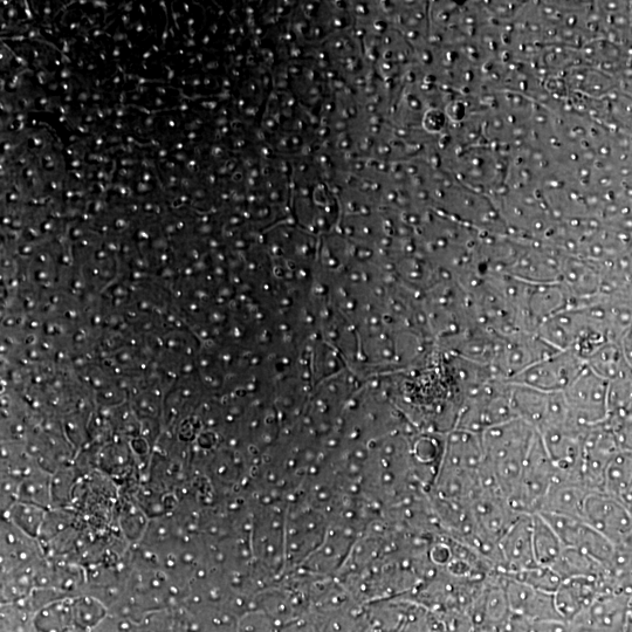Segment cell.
<instances>
[{"label": "cell", "instance_id": "obj_1", "mask_svg": "<svg viewBox=\"0 0 632 632\" xmlns=\"http://www.w3.org/2000/svg\"><path fill=\"white\" fill-rule=\"evenodd\" d=\"M582 520L615 546H623L632 531V514L628 507L604 492L589 494Z\"/></svg>", "mask_w": 632, "mask_h": 632}, {"label": "cell", "instance_id": "obj_2", "mask_svg": "<svg viewBox=\"0 0 632 632\" xmlns=\"http://www.w3.org/2000/svg\"><path fill=\"white\" fill-rule=\"evenodd\" d=\"M500 582L513 615L532 622H565L556 608L553 593L534 588L505 574H501Z\"/></svg>", "mask_w": 632, "mask_h": 632}, {"label": "cell", "instance_id": "obj_3", "mask_svg": "<svg viewBox=\"0 0 632 632\" xmlns=\"http://www.w3.org/2000/svg\"><path fill=\"white\" fill-rule=\"evenodd\" d=\"M503 574L524 572L538 566L533 549V517L521 514L499 541Z\"/></svg>", "mask_w": 632, "mask_h": 632}, {"label": "cell", "instance_id": "obj_4", "mask_svg": "<svg viewBox=\"0 0 632 632\" xmlns=\"http://www.w3.org/2000/svg\"><path fill=\"white\" fill-rule=\"evenodd\" d=\"M592 492L580 480H556L542 504L540 513L582 520L583 506Z\"/></svg>", "mask_w": 632, "mask_h": 632}, {"label": "cell", "instance_id": "obj_5", "mask_svg": "<svg viewBox=\"0 0 632 632\" xmlns=\"http://www.w3.org/2000/svg\"><path fill=\"white\" fill-rule=\"evenodd\" d=\"M533 549L538 566L552 568L563 549L559 535L541 514H533Z\"/></svg>", "mask_w": 632, "mask_h": 632}, {"label": "cell", "instance_id": "obj_6", "mask_svg": "<svg viewBox=\"0 0 632 632\" xmlns=\"http://www.w3.org/2000/svg\"><path fill=\"white\" fill-rule=\"evenodd\" d=\"M127 38H128L127 34L121 33V32H116L115 36L113 37L115 41L126 40Z\"/></svg>", "mask_w": 632, "mask_h": 632}, {"label": "cell", "instance_id": "obj_7", "mask_svg": "<svg viewBox=\"0 0 632 632\" xmlns=\"http://www.w3.org/2000/svg\"><path fill=\"white\" fill-rule=\"evenodd\" d=\"M92 4H93L94 8H102V9H105V10H107V8H108V5H107L106 2H92Z\"/></svg>", "mask_w": 632, "mask_h": 632}, {"label": "cell", "instance_id": "obj_8", "mask_svg": "<svg viewBox=\"0 0 632 632\" xmlns=\"http://www.w3.org/2000/svg\"><path fill=\"white\" fill-rule=\"evenodd\" d=\"M148 87L147 86H143V85H137L136 86V92L143 94V93H147L148 92Z\"/></svg>", "mask_w": 632, "mask_h": 632}, {"label": "cell", "instance_id": "obj_9", "mask_svg": "<svg viewBox=\"0 0 632 632\" xmlns=\"http://www.w3.org/2000/svg\"><path fill=\"white\" fill-rule=\"evenodd\" d=\"M180 17H181L180 13L175 12L174 9H173V18H174V22H175V25L177 27V30H181L180 25H178V18H180Z\"/></svg>", "mask_w": 632, "mask_h": 632}, {"label": "cell", "instance_id": "obj_10", "mask_svg": "<svg viewBox=\"0 0 632 632\" xmlns=\"http://www.w3.org/2000/svg\"><path fill=\"white\" fill-rule=\"evenodd\" d=\"M149 189H150V187H149L148 183H139V185H137V190H139L140 192L147 191Z\"/></svg>", "mask_w": 632, "mask_h": 632}, {"label": "cell", "instance_id": "obj_11", "mask_svg": "<svg viewBox=\"0 0 632 632\" xmlns=\"http://www.w3.org/2000/svg\"><path fill=\"white\" fill-rule=\"evenodd\" d=\"M72 77V72L70 70H68V68H65V70L63 72H61V78L63 79H67V78H71Z\"/></svg>", "mask_w": 632, "mask_h": 632}, {"label": "cell", "instance_id": "obj_12", "mask_svg": "<svg viewBox=\"0 0 632 632\" xmlns=\"http://www.w3.org/2000/svg\"><path fill=\"white\" fill-rule=\"evenodd\" d=\"M121 176H125V177H132V175L134 174L133 171L130 170H126V169H122L120 170L119 173Z\"/></svg>", "mask_w": 632, "mask_h": 632}, {"label": "cell", "instance_id": "obj_13", "mask_svg": "<svg viewBox=\"0 0 632 632\" xmlns=\"http://www.w3.org/2000/svg\"><path fill=\"white\" fill-rule=\"evenodd\" d=\"M164 67H166L168 70V80L169 81L173 80L175 77V72L171 70V68L168 65H164Z\"/></svg>", "mask_w": 632, "mask_h": 632}, {"label": "cell", "instance_id": "obj_14", "mask_svg": "<svg viewBox=\"0 0 632 632\" xmlns=\"http://www.w3.org/2000/svg\"><path fill=\"white\" fill-rule=\"evenodd\" d=\"M10 18H15L18 15V11L15 8H11L8 12Z\"/></svg>", "mask_w": 632, "mask_h": 632}, {"label": "cell", "instance_id": "obj_15", "mask_svg": "<svg viewBox=\"0 0 632 632\" xmlns=\"http://www.w3.org/2000/svg\"><path fill=\"white\" fill-rule=\"evenodd\" d=\"M123 25H125L126 27L130 24V17L129 15H123L121 18Z\"/></svg>", "mask_w": 632, "mask_h": 632}, {"label": "cell", "instance_id": "obj_16", "mask_svg": "<svg viewBox=\"0 0 632 632\" xmlns=\"http://www.w3.org/2000/svg\"><path fill=\"white\" fill-rule=\"evenodd\" d=\"M167 38H168V26L166 27V30H164L163 32V37H162L163 46H166Z\"/></svg>", "mask_w": 632, "mask_h": 632}, {"label": "cell", "instance_id": "obj_17", "mask_svg": "<svg viewBox=\"0 0 632 632\" xmlns=\"http://www.w3.org/2000/svg\"><path fill=\"white\" fill-rule=\"evenodd\" d=\"M174 156H175L176 160H178V161H185V160H187V156H185L184 153L183 154L182 153H178V154H176Z\"/></svg>", "mask_w": 632, "mask_h": 632}, {"label": "cell", "instance_id": "obj_18", "mask_svg": "<svg viewBox=\"0 0 632 632\" xmlns=\"http://www.w3.org/2000/svg\"><path fill=\"white\" fill-rule=\"evenodd\" d=\"M88 99H89V93L88 92L79 94V100L80 101H87Z\"/></svg>", "mask_w": 632, "mask_h": 632}, {"label": "cell", "instance_id": "obj_19", "mask_svg": "<svg viewBox=\"0 0 632 632\" xmlns=\"http://www.w3.org/2000/svg\"><path fill=\"white\" fill-rule=\"evenodd\" d=\"M121 163H122V166H134L135 161L134 160H122Z\"/></svg>", "mask_w": 632, "mask_h": 632}, {"label": "cell", "instance_id": "obj_20", "mask_svg": "<svg viewBox=\"0 0 632 632\" xmlns=\"http://www.w3.org/2000/svg\"><path fill=\"white\" fill-rule=\"evenodd\" d=\"M156 92L158 94L166 95L167 94V89L166 88H162V87H157L156 88Z\"/></svg>", "mask_w": 632, "mask_h": 632}, {"label": "cell", "instance_id": "obj_21", "mask_svg": "<svg viewBox=\"0 0 632 632\" xmlns=\"http://www.w3.org/2000/svg\"><path fill=\"white\" fill-rule=\"evenodd\" d=\"M153 123H154V118H153V116H150V118H148L146 120V126L147 127H151V126H153Z\"/></svg>", "mask_w": 632, "mask_h": 632}, {"label": "cell", "instance_id": "obj_22", "mask_svg": "<svg viewBox=\"0 0 632 632\" xmlns=\"http://www.w3.org/2000/svg\"><path fill=\"white\" fill-rule=\"evenodd\" d=\"M155 105L156 107H161L164 105V101L161 98H156L155 99Z\"/></svg>", "mask_w": 632, "mask_h": 632}, {"label": "cell", "instance_id": "obj_23", "mask_svg": "<svg viewBox=\"0 0 632 632\" xmlns=\"http://www.w3.org/2000/svg\"><path fill=\"white\" fill-rule=\"evenodd\" d=\"M151 175L149 173H144L143 174V180L146 181V183H149L151 181Z\"/></svg>", "mask_w": 632, "mask_h": 632}, {"label": "cell", "instance_id": "obj_24", "mask_svg": "<svg viewBox=\"0 0 632 632\" xmlns=\"http://www.w3.org/2000/svg\"><path fill=\"white\" fill-rule=\"evenodd\" d=\"M135 27H136V31L139 33H141L144 30V27L141 23H137Z\"/></svg>", "mask_w": 632, "mask_h": 632}, {"label": "cell", "instance_id": "obj_25", "mask_svg": "<svg viewBox=\"0 0 632 632\" xmlns=\"http://www.w3.org/2000/svg\"><path fill=\"white\" fill-rule=\"evenodd\" d=\"M113 56L114 57H119L120 56V47H115L114 48Z\"/></svg>", "mask_w": 632, "mask_h": 632}, {"label": "cell", "instance_id": "obj_26", "mask_svg": "<svg viewBox=\"0 0 632 632\" xmlns=\"http://www.w3.org/2000/svg\"><path fill=\"white\" fill-rule=\"evenodd\" d=\"M92 99H93L94 101H99V100H102V95H100V94H93V95H92Z\"/></svg>", "mask_w": 632, "mask_h": 632}, {"label": "cell", "instance_id": "obj_27", "mask_svg": "<svg viewBox=\"0 0 632 632\" xmlns=\"http://www.w3.org/2000/svg\"><path fill=\"white\" fill-rule=\"evenodd\" d=\"M168 155V151L166 149H162L160 151V157H166Z\"/></svg>", "mask_w": 632, "mask_h": 632}, {"label": "cell", "instance_id": "obj_28", "mask_svg": "<svg viewBox=\"0 0 632 632\" xmlns=\"http://www.w3.org/2000/svg\"><path fill=\"white\" fill-rule=\"evenodd\" d=\"M81 166V162L80 161H73L72 162V167L78 168Z\"/></svg>", "mask_w": 632, "mask_h": 632}, {"label": "cell", "instance_id": "obj_29", "mask_svg": "<svg viewBox=\"0 0 632 632\" xmlns=\"http://www.w3.org/2000/svg\"><path fill=\"white\" fill-rule=\"evenodd\" d=\"M115 128L123 129V128H125V125H122V123H120V122H116L115 123Z\"/></svg>", "mask_w": 632, "mask_h": 632}, {"label": "cell", "instance_id": "obj_30", "mask_svg": "<svg viewBox=\"0 0 632 632\" xmlns=\"http://www.w3.org/2000/svg\"><path fill=\"white\" fill-rule=\"evenodd\" d=\"M151 51H147L146 53L143 54V59H148L151 56Z\"/></svg>", "mask_w": 632, "mask_h": 632}, {"label": "cell", "instance_id": "obj_31", "mask_svg": "<svg viewBox=\"0 0 632 632\" xmlns=\"http://www.w3.org/2000/svg\"><path fill=\"white\" fill-rule=\"evenodd\" d=\"M126 10H127L128 12L132 11V10H133V3H129V4L126 6Z\"/></svg>", "mask_w": 632, "mask_h": 632}, {"label": "cell", "instance_id": "obj_32", "mask_svg": "<svg viewBox=\"0 0 632 632\" xmlns=\"http://www.w3.org/2000/svg\"><path fill=\"white\" fill-rule=\"evenodd\" d=\"M140 10L143 13V15H147V10H146V8H144V5H142V4L140 5Z\"/></svg>", "mask_w": 632, "mask_h": 632}, {"label": "cell", "instance_id": "obj_33", "mask_svg": "<svg viewBox=\"0 0 632 632\" xmlns=\"http://www.w3.org/2000/svg\"><path fill=\"white\" fill-rule=\"evenodd\" d=\"M120 80H121L120 77H115L113 82H114L115 85H118V84H120Z\"/></svg>", "mask_w": 632, "mask_h": 632}, {"label": "cell", "instance_id": "obj_34", "mask_svg": "<svg viewBox=\"0 0 632 632\" xmlns=\"http://www.w3.org/2000/svg\"><path fill=\"white\" fill-rule=\"evenodd\" d=\"M17 119H18L19 121H23V120H25V119H26V115H22V114H20V115H18V118H17Z\"/></svg>", "mask_w": 632, "mask_h": 632}, {"label": "cell", "instance_id": "obj_35", "mask_svg": "<svg viewBox=\"0 0 632 632\" xmlns=\"http://www.w3.org/2000/svg\"><path fill=\"white\" fill-rule=\"evenodd\" d=\"M101 34H103V32H102V31H95V32H94V34H93V36H94V37H99V36H101Z\"/></svg>", "mask_w": 632, "mask_h": 632}, {"label": "cell", "instance_id": "obj_36", "mask_svg": "<svg viewBox=\"0 0 632 632\" xmlns=\"http://www.w3.org/2000/svg\"><path fill=\"white\" fill-rule=\"evenodd\" d=\"M180 109H181V111H183V112H184V111H187L188 106H187V105H185V103H183V105H181Z\"/></svg>", "mask_w": 632, "mask_h": 632}, {"label": "cell", "instance_id": "obj_37", "mask_svg": "<svg viewBox=\"0 0 632 632\" xmlns=\"http://www.w3.org/2000/svg\"><path fill=\"white\" fill-rule=\"evenodd\" d=\"M105 113L109 115H112V109L111 108H105Z\"/></svg>", "mask_w": 632, "mask_h": 632}, {"label": "cell", "instance_id": "obj_38", "mask_svg": "<svg viewBox=\"0 0 632 632\" xmlns=\"http://www.w3.org/2000/svg\"><path fill=\"white\" fill-rule=\"evenodd\" d=\"M96 113H98V115L100 116V119H105V115H103V113L100 111V109H98V111H96Z\"/></svg>", "mask_w": 632, "mask_h": 632}, {"label": "cell", "instance_id": "obj_39", "mask_svg": "<svg viewBox=\"0 0 632 632\" xmlns=\"http://www.w3.org/2000/svg\"><path fill=\"white\" fill-rule=\"evenodd\" d=\"M45 13H46V15H50V13H51L50 6H48V5L46 6Z\"/></svg>", "mask_w": 632, "mask_h": 632}, {"label": "cell", "instance_id": "obj_40", "mask_svg": "<svg viewBox=\"0 0 632 632\" xmlns=\"http://www.w3.org/2000/svg\"><path fill=\"white\" fill-rule=\"evenodd\" d=\"M125 96H126V92H123L120 96V101L123 102L125 101Z\"/></svg>", "mask_w": 632, "mask_h": 632}, {"label": "cell", "instance_id": "obj_41", "mask_svg": "<svg viewBox=\"0 0 632 632\" xmlns=\"http://www.w3.org/2000/svg\"><path fill=\"white\" fill-rule=\"evenodd\" d=\"M168 125H169L170 127H175V121H173V120H168Z\"/></svg>", "mask_w": 632, "mask_h": 632}, {"label": "cell", "instance_id": "obj_42", "mask_svg": "<svg viewBox=\"0 0 632 632\" xmlns=\"http://www.w3.org/2000/svg\"><path fill=\"white\" fill-rule=\"evenodd\" d=\"M167 167H168L169 169H173V168H175V164H174V163H170V162H168V163H167Z\"/></svg>", "mask_w": 632, "mask_h": 632}, {"label": "cell", "instance_id": "obj_43", "mask_svg": "<svg viewBox=\"0 0 632 632\" xmlns=\"http://www.w3.org/2000/svg\"><path fill=\"white\" fill-rule=\"evenodd\" d=\"M187 46H195L194 40H188Z\"/></svg>", "mask_w": 632, "mask_h": 632}, {"label": "cell", "instance_id": "obj_44", "mask_svg": "<svg viewBox=\"0 0 632 632\" xmlns=\"http://www.w3.org/2000/svg\"><path fill=\"white\" fill-rule=\"evenodd\" d=\"M183 148V144L182 143H178L176 144V146L173 149H182Z\"/></svg>", "mask_w": 632, "mask_h": 632}, {"label": "cell", "instance_id": "obj_45", "mask_svg": "<svg viewBox=\"0 0 632 632\" xmlns=\"http://www.w3.org/2000/svg\"><path fill=\"white\" fill-rule=\"evenodd\" d=\"M93 120H94V119H93V116H92V115H88V116H87V118H86V121H87V122H92Z\"/></svg>", "mask_w": 632, "mask_h": 632}, {"label": "cell", "instance_id": "obj_46", "mask_svg": "<svg viewBox=\"0 0 632 632\" xmlns=\"http://www.w3.org/2000/svg\"><path fill=\"white\" fill-rule=\"evenodd\" d=\"M176 177H170V184H176Z\"/></svg>", "mask_w": 632, "mask_h": 632}, {"label": "cell", "instance_id": "obj_47", "mask_svg": "<svg viewBox=\"0 0 632 632\" xmlns=\"http://www.w3.org/2000/svg\"><path fill=\"white\" fill-rule=\"evenodd\" d=\"M132 99H133L134 101L140 100V95H137V94H136V95H133V96H132Z\"/></svg>", "mask_w": 632, "mask_h": 632}, {"label": "cell", "instance_id": "obj_48", "mask_svg": "<svg viewBox=\"0 0 632 632\" xmlns=\"http://www.w3.org/2000/svg\"><path fill=\"white\" fill-rule=\"evenodd\" d=\"M79 26H80V24L74 23L73 25H71V29L72 30L77 29V27H79Z\"/></svg>", "mask_w": 632, "mask_h": 632}, {"label": "cell", "instance_id": "obj_49", "mask_svg": "<svg viewBox=\"0 0 632 632\" xmlns=\"http://www.w3.org/2000/svg\"><path fill=\"white\" fill-rule=\"evenodd\" d=\"M57 88H58L57 84L50 85V89H52V91H56Z\"/></svg>", "mask_w": 632, "mask_h": 632}, {"label": "cell", "instance_id": "obj_50", "mask_svg": "<svg viewBox=\"0 0 632 632\" xmlns=\"http://www.w3.org/2000/svg\"><path fill=\"white\" fill-rule=\"evenodd\" d=\"M183 8L185 11L189 12V5L188 4H183Z\"/></svg>", "mask_w": 632, "mask_h": 632}, {"label": "cell", "instance_id": "obj_51", "mask_svg": "<svg viewBox=\"0 0 632 632\" xmlns=\"http://www.w3.org/2000/svg\"><path fill=\"white\" fill-rule=\"evenodd\" d=\"M95 67V65H88V71H93Z\"/></svg>", "mask_w": 632, "mask_h": 632}, {"label": "cell", "instance_id": "obj_52", "mask_svg": "<svg viewBox=\"0 0 632 632\" xmlns=\"http://www.w3.org/2000/svg\"><path fill=\"white\" fill-rule=\"evenodd\" d=\"M170 34H171V37L175 38V31H174V29H170Z\"/></svg>", "mask_w": 632, "mask_h": 632}, {"label": "cell", "instance_id": "obj_53", "mask_svg": "<svg viewBox=\"0 0 632 632\" xmlns=\"http://www.w3.org/2000/svg\"><path fill=\"white\" fill-rule=\"evenodd\" d=\"M189 32H190V36H191V37H194V36H195V31H194V30L190 29V30H189Z\"/></svg>", "mask_w": 632, "mask_h": 632}, {"label": "cell", "instance_id": "obj_54", "mask_svg": "<svg viewBox=\"0 0 632 632\" xmlns=\"http://www.w3.org/2000/svg\"><path fill=\"white\" fill-rule=\"evenodd\" d=\"M188 25L189 26L194 25V19H189Z\"/></svg>", "mask_w": 632, "mask_h": 632}, {"label": "cell", "instance_id": "obj_55", "mask_svg": "<svg viewBox=\"0 0 632 632\" xmlns=\"http://www.w3.org/2000/svg\"><path fill=\"white\" fill-rule=\"evenodd\" d=\"M153 50H155L156 52H160V48H158L157 46H153Z\"/></svg>", "mask_w": 632, "mask_h": 632}, {"label": "cell", "instance_id": "obj_56", "mask_svg": "<svg viewBox=\"0 0 632 632\" xmlns=\"http://www.w3.org/2000/svg\"><path fill=\"white\" fill-rule=\"evenodd\" d=\"M46 102H47V100H46V99H41V100H40L41 105H45V103H46Z\"/></svg>", "mask_w": 632, "mask_h": 632}, {"label": "cell", "instance_id": "obj_57", "mask_svg": "<svg viewBox=\"0 0 632 632\" xmlns=\"http://www.w3.org/2000/svg\"><path fill=\"white\" fill-rule=\"evenodd\" d=\"M66 101H72V95H68Z\"/></svg>", "mask_w": 632, "mask_h": 632}, {"label": "cell", "instance_id": "obj_58", "mask_svg": "<svg viewBox=\"0 0 632 632\" xmlns=\"http://www.w3.org/2000/svg\"><path fill=\"white\" fill-rule=\"evenodd\" d=\"M195 136H196V135H195L194 133H191V134L189 135L190 139H194V137H195Z\"/></svg>", "mask_w": 632, "mask_h": 632}, {"label": "cell", "instance_id": "obj_59", "mask_svg": "<svg viewBox=\"0 0 632 632\" xmlns=\"http://www.w3.org/2000/svg\"><path fill=\"white\" fill-rule=\"evenodd\" d=\"M127 43H128V47H129V48H133V44H132V43H130V41H127Z\"/></svg>", "mask_w": 632, "mask_h": 632}, {"label": "cell", "instance_id": "obj_60", "mask_svg": "<svg viewBox=\"0 0 632 632\" xmlns=\"http://www.w3.org/2000/svg\"><path fill=\"white\" fill-rule=\"evenodd\" d=\"M98 176H99L100 178H102V177H103V176H105V175H103V171H100V173H99V175H98Z\"/></svg>", "mask_w": 632, "mask_h": 632}, {"label": "cell", "instance_id": "obj_61", "mask_svg": "<svg viewBox=\"0 0 632 632\" xmlns=\"http://www.w3.org/2000/svg\"><path fill=\"white\" fill-rule=\"evenodd\" d=\"M60 121H65V116H61Z\"/></svg>", "mask_w": 632, "mask_h": 632}, {"label": "cell", "instance_id": "obj_62", "mask_svg": "<svg viewBox=\"0 0 632 632\" xmlns=\"http://www.w3.org/2000/svg\"><path fill=\"white\" fill-rule=\"evenodd\" d=\"M47 33H48V34H53V31H51V30H47Z\"/></svg>", "mask_w": 632, "mask_h": 632}]
</instances>
